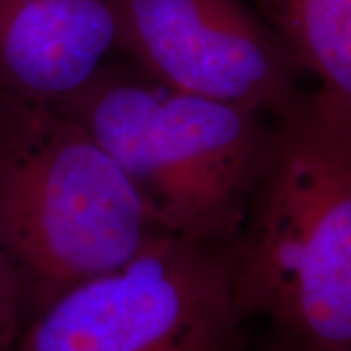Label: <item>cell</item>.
I'll return each instance as SVG.
<instances>
[{"instance_id":"8992f818","label":"cell","mask_w":351,"mask_h":351,"mask_svg":"<svg viewBox=\"0 0 351 351\" xmlns=\"http://www.w3.org/2000/svg\"><path fill=\"white\" fill-rule=\"evenodd\" d=\"M119 55V0H0L4 98L63 106Z\"/></svg>"},{"instance_id":"6da1fadb","label":"cell","mask_w":351,"mask_h":351,"mask_svg":"<svg viewBox=\"0 0 351 351\" xmlns=\"http://www.w3.org/2000/svg\"><path fill=\"white\" fill-rule=\"evenodd\" d=\"M228 248L246 318L293 351H351V100L301 90Z\"/></svg>"},{"instance_id":"7a4b0ae2","label":"cell","mask_w":351,"mask_h":351,"mask_svg":"<svg viewBox=\"0 0 351 351\" xmlns=\"http://www.w3.org/2000/svg\"><path fill=\"white\" fill-rule=\"evenodd\" d=\"M59 108L108 149L164 232L225 248L239 237L274 145L271 117L115 63Z\"/></svg>"},{"instance_id":"277c9868","label":"cell","mask_w":351,"mask_h":351,"mask_svg":"<svg viewBox=\"0 0 351 351\" xmlns=\"http://www.w3.org/2000/svg\"><path fill=\"white\" fill-rule=\"evenodd\" d=\"M246 320L228 248L164 234L45 302L14 351H237Z\"/></svg>"},{"instance_id":"52a82bcc","label":"cell","mask_w":351,"mask_h":351,"mask_svg":"<svg viewBox=\"0 0 351 351\" xmlns=\"http://www.w3.org/2000/svg\"><path fill=\"white\" fill-rule=\"evenodd\" d=\"M304 73L351 100V0H250Z\"/></svg>"},{"instance_id":"5b68a950","label":"cell","mask_w":351,"mask_h":351,"mask_svg":"<svg viewBox=\"0 0 351 351\" xmlns=\"http://www.w3.org/2000/svg\"><path fill=\"white\" fill-rule=\"evenodd\" d=\"M121 57L166 86L277 117L304 73L250 0H119Z\"/></svg>"},{"instance_id":"3957f363","label":"cell","mask_w":351,"mask_h":351,"mask_svg":"<svg viewBox=\"0 0 351 351\" xmlns=\"http://www.w3.org/2000/svg\"><path fill=\"white\" fill-rule=\"evenodd\" d=\"M0 211L24 277L27 318L64 289L112 271L168 234L73 113L4 96Z\"/></svg>"},{"instance_id":"9c48e42d","label":"cell","mask_w":351,"mask_h":351,"mask_svg":"<svg viewBox=\"0 0 351 351\" xmlns=\"http://www.w3.org/2000/svg\"><path fill=\"white\" fill-rule=\"evenodd\" d=\"M276 351H293L291 348H287V346H283V343H279V348H277Z\"/></svg>"},{"instance_id":"ba28073f","label":"cell","mask_w":351,"mask_h":351,"mask_svg":"<svg viewBox=\"0 0 351 351\" xmlns=\"http://www.w3.org/2000/svg\"><path fill=\"white\" fill-rule=\"evenodd\" d=\"M25 320L24 277L0 211V351H14Z\"/></svg>"}]
</instances>
